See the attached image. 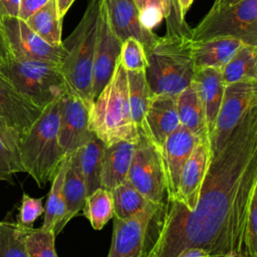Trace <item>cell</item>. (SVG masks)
I'll list each match as a JSON object with an SVG mask.
<instances>
[{
  "label": "cell",
  "mask_w": 257,
  "mask_h": 257,
  "mask_svg": "<svg viewBox=\"0 0 257 257\" xmlns=\"http://www.w3.org/2000/svg\"><path fill=\"white\" fill-rule=\"evenodd\" d=\"M254 105H257V81L225 85L223 99L210 136L211 157L222 150L232 132Z\"/></svg>",
  "instance_id": "9c48e42d"
},
{
  "label": "cell",
  "mask_w": 257,
  "mask_h": 257,
  "mask_svg": "<svg viewBox=\"0 0 257 257\" xmlns=\"http://www.w3.org/2000/svg\"><path fill=\"white\" fill-rule=\"evenodd\" d=\"M55 234L40 228L24 227L25 247L29 257H57Z\"/></svg>",
  "instance_id": "1f68e13d"
},
{
  "label": "cell",
  "mask_w": 257,
  "mask_h": 257,
  "mask_svg": "<svg viewBox=\"0 0 257 257\" xmlns=\"http://www.w3.org/2000/svg\"><path fill=\"white\" fill-rule=\"evenodd\" d=\"M82 212L94 230H101L113 218L114 211L111 191L99 187L87 195Z\"/></svg>",
  "instance_id": "f1b7e54d"
},
{
  "label": "cell",
  "mask_w": 257,
  "mask_h": 257,
  "mask_svg": "<svg viewBox=\"0 0 257 257\" xmlns=\"http://www.w3.org/2000/svg\"><path fill=\"white\" fill-rule=\"evenodd\" d=\"M215 37H234L257 46V0H214V3L192 28V41Z\"/></svg>",
  "instance_id": "8992f818"
},
{
  "label": "cell",
  "mask_w": 257,
  "mask_h": 257,
  "mask_svg": "<svg viewBox=\"0 0 257 257\" xmlns=\"http://www.w3.org/2000/svg\"><path fill=\"white\" fill-rule=\"evenodd\" d=\"M11 57H12V53L10 51L5 34L0 26V66L5 64Z\"/></svg>",
  "instance_id": "b9f144b4"
},
{
  "label": "cell",
  "mask_w": 257,
  "mask_h": 257,
  "mask_svg": "<svg viewBox=\"0 0 257 257\" xmlns=\"http://www.w3.org/2000/svg\"><path fill=\"white\" fill-rule=\"evenodd\" d=\"M103 147L104 144L94 135L77 150L78 162L86 188V196L101 187L100 172Z\"/></svg>",
  "instance_id": "4316f807"
},
{
  "label": "cell",
  "mask_w": 257,
  "mask_h": 257,
  "mask_svg": "<svg viewBox=\"0 0 257 257\" xmlns=\"http://www.w3.org/2000/svg\"><path fill=\"white\" fill-rule=\"evenodd\" d=\"M55 4H56V9H57V13L60 19H63V17L65 16V14L67 13L68 9L70 8V6L73 4V2L75 0H54Z\"/></svg>",
  "instance_id": "ee69618b"
},
{
  "label": "cell",
  "mask_w": 257,
  "mask_h": 257,
  "mask_svg": "<svg viewBox=\"0 0 257 257\" xmlns=\"http://www.w3.org/2000/svg\"><path fill=\"white\" fill-rule=\"evenodd\" d=\"M42 201V198H33L23 193L17 223L23 227H32L36 219L44 213Z\"/></svg>",
  "instance_id": "d590c367"
},
{
  "label": "cell",
  "mask_w": 257,
  "mask_h": 257,
  "mask_svg": "<svg viewBox=\"0 0 257 257\" xmlns=\"http://www.w3.org/2000/svg\"><path fill=\"white\" fill-rule=\"evenodd\" d=\"M164 18L167 24L168 35L188 36L192 38V28L187 24L177 0H165Z\"/></svg>",
  "instance_id": "836d02e7"
},
{
  "label": "cell",
  "mask_w": 257,
  "mask_h": 257,
  "mask_svg": "<svg viewBox=\"0 0 257 257\" xmlns=\"http://www.w3.org/2000/svg\"><path fill=\"white\" fill-rule=\"evenodd\" d=\"M221 73L225 85L257 81V46L242 44L221 68Z\"/></svg>",
  "instance_id": "d4e9b609"
},
{
  "label": "cell",
  "mask_w": 257,
  "mask_h": 257,
  "mask_svg": "<svg viewBox=\"0 0 257 257\" xmlns=\"http://www.w3.org/2000/svg\"><path fill=\"white\" fill-rule=\"evenodd\" d=\"M42 109L23 96L0 73V116L8 128L17 136L19 143Z\"/></svg>",
  "instance_id": "9a60e30c"
},
{
  "label": "cell",
  "mask_w": 257,
  "mask_h": 257,
  "mask_svg": "<svg viewBox=\"0 0 257 257\" xmlns=\"http://www.w3.org/2000/svg\"><path fill=\"white\" fill-rule=\"evenodd\" d=\"M177 96L153 95L140 131L161 152L167 138L180 125Z\"/></svg>",
  "instance_id": "2e32d148"
},
{
  "label": "cell",
  "mask_w": 257,
  "mask_h": 257,
  "mask_svg": "<svg viewBox=\"0 0 257 257\" xmlns=\"http://www.w3.org/2000/svg\"><path fill=\"white\" fill-rule=\"evenodd\" d=\"M0 257H29L24 240V227L17 222H0Z\"/></svg>",
  "instance_id": "4dcf8cb0"
},
{
  "label": "cell",
  "mask_w": 257,
  "mask_h": 257,
  "mask_svg": "<svg viewBox=\"0 0 257 257\" xmlns=\"http://www.w3.org/2000/svg\"><path fill=\"white\" fill-rule=\"evenodd\" d=\"M242 44L245 43L234 37H215L193 42L192 56L195 69L206 67L221 69Z\"/></svg>",
  "instance_id": "44dd1931"
},
{
  "label": "cell",
  "mask_w": 257,
  "mask_h": 257,
  "mask_svg": "<svg viewBox=\"0 0 257 257\" xmlns=\"http://www.w3.org/2000/svg\"><path fill=\"white\" fill-rule=\"evenodd\" d=\"M50 0H20L17 17L25 21L29 16L42 8Z\"/></svg>",
  "instance_id": "f35d334b"
},
{
  "label": "cell",
  "mask_w": 257,
  "mask_h": 257,
  "mask_svg": "<svg viewBox=\"0 0 257 257\" xmlns=\"http://www.w3.org/2000/svg\"><path fill=\"white\" fill-rule=\"evenodd\" d=\"M126 77L132 118L139 130L152 100L153 93L147 81L145 70H126Z\"/></svg>",
  "instance_id": "83f0119b"
},
{
  "label": "cell",
  "mask_w": 257,
  "mask_h": 257,
  "mask_svg": "<svg viewBox=\"0 0 257 257\" xmlns=\"http://www.w3.org/2000/svg\"><path fill=\"white\" fill-rule=\"evenodd\" d=\"M121 41L114 33L103 0L100 2L92 71V94L97 97L109 81L119 58Z\"/></svg>",
  "instance_id": "4fadbf2b"
},
{
  "label": "cell",
  "mask_w": 257,
  "mask_h": 257,
  "mask_svg": "<svg viewBox=\"0 0 257 257\" xmlns=\"http://www.w3.org/2000/svg\"><path fill=\"white\" fill-rule=\"evenodd\" d=\"M176 104L180 124L200 141H209L204 107L194 81L177 95Z\"/></svg>",
  "instance_id": "7402d4cb"
},
{
  "label": "cell",
  "mask_w": 257,
  "mask_h": 257,
  "mask_svg": "<svg viewBox=\"0 0 257 257\" xmlns=\"http://www.w3.org/2000/svg\"><path fill=\"white\" fill-rule=\"evenodd\" d=\"M163 206L152 203L131 218H114L107 257H144L155 217Z\"/></svg>",
  "instance_id": "30bf717a"
},
{
  "label": "cell",
  "mask_w": 257,
  "mask_h": 257,
  "mask_svg": "<svg viewBox=\"0 0 257 257\" xmlns=\"http://www.w3.org/2000/svg\"><path fill=\"white\" fill-rule=\"evenodd\" d=\"M222 257H247L241 253H237V252H233V253H230V254H227L225 256H222Z\"/></svg>",
  "instance_id": "7dc6e473"
},
{
  "label": "cell",
  "mask_w": 257,
  "mask_h": 257,
  "mask_svg": "<svg viewBox=\"0 0 257 257\" xmlns=\"http://www.w3.org/2000/svg\"><path fill=\"white\" fill-rule=\"evenodd\" d=\"M25 22L30 29L49 44L54 46L62 44V19L58 16L54 0L47 2L42 8L29 16Z\"/></svg>",
  "instance_id": "484cf974"
},
{
  "label": "cell",
  "mask_w": 257,
  "mask_h": 257,
  "mask_svg": "<svg viewBox=\"0 0 257 257\" xmlns=\"http://www.w3.org/2000/svg\"><path fill=\"white\" fill-rule=\"evenodd\" d=\"M88 106L66 88L60 96L58 141L62 158L80 149L94 134L88 125Z\"/></svg>",
  "instance_id": "7c38bea8"
},
{
  "label": "cell",
  "mask_w": 257,
  "mask_h": 257,
  "mask_svg": "<svg viewBox=\"0 0 257 257\" xmlns=\"http://www.w3.org/2000/svg\"><path fill=\"white\" fill-rule=\"evenodd\" d=\"M0 73L27 99L44 108L59 98L66 83L57 63L12 57L0 66Z\"/></svg>",
  "instance_id": "52a82bcc"
},
{
  "label": "cell",
  "mask_w": 257,
  "mask_h": 257,
  "mask_svg": "<svg viewBox=\"0 0 257 257\" xmlns=\"http://www.w3.org/2000/svg\"><path fill=\"white\" fill-rule=\"evenodd\" d=\"M244 255L257 257V190L252 195L245 221Z\"/></svg>",
  "instance_id": "e575fe53"
},
{
  "label": "cell",
  "mask_w": 257,
  "mask_h": 257,
  "mask_svg": "<svg viewBox=\"0 0 257 257\" xmlns=\"http://www.w3.org/2000/svg\"><path fill=\"white\" fill-rule=\"evenodd\" d=\"M119 62L125 70H145L148 65V59L143 44L133 37L123 40Z\"/></svg>",
  "instance_id": "d6a6232c"
},
{
  "label": "cell",
  "mask_w": 257,
  "mask_h": 257,
  "mask_svg": "<svg viewBox=\"0 0 257 257\" xmlns=\"http://www.w3.org/2000/svg\"><path fill=\"white\" fill-rule=\"evenodd\" d=\"M178 1V4H179V7H180V10L183 14V16L186 17V14L188 12V10L190 9L191 5L193 4L194 0H177Z\"/></svg>",
  "instance_id": "bcb514c9"
},
{
  "label": "cell",
  "mask_w": 257,
  "mask_h": 257,
  "mask_svg": "<svg viewBox=\"0 0 257 257\" xmlns=\"http://www.w3.org/2000/svg\"><path fill=\"white\" fill-rule=\"evenodd\" d=\"M66 156L67 168L63 182V196L66 208L65 224L82 210L86 198V188L78 162L77 150Z\"/></svg>",
  "instance_id": "cb8c5ba5"
},
{
  "label": "cell",
  "mask_w": 257,
  "mask_h": 257,
  "mask_svg": "<svg viewBox=\"0 0 257 257\" xmlns=\"http://www.w3.org/2000/svg\"><path fill=\"white\" fill-rule=\"evenodd\" d=\"M211 162L209 141H200L194 148L181 173L176 200L187 210L195 208L203 181Z\"/></svg>",
  "instance_id": "e0dca14e"
},
{
  "label": "cell",
  "mask_w": 257,
  "mask_h": 257,
  "mask_svg": "<svg viewBox=\"0 0 257 257\" xmlns=\"http://www.w3.org/2000/svg\"><path fill=\"white\" fill-rule=\"evenodd\" d=\"M200 140L181 124L167 138L161 155L167 184V202L176 200L183 168Z\"/></svg>",
  "instance_id": "5bb4252c"
},
{
  "label": "cell",
  "mask_w": 257,
  "mask_h": 257,
  "mask_svg": "<svg viewBox=\"0 0 257 257\" xmlns=\"http://www.w3.org/2000/svg\"><path fill=\"white\" fill-rule=\"evenodd\" d=\"M16 173H24L19 157L0 140V181H10Z\"/></svg>",
  "instance_id": "8d00e7d4"
},
{
  "label": "cell",
  "mask_w": 257,
  "mask_h": 257,
  "mask_svg": "<svg viewBox=\"0 0 257 257\" xmlns=\"http://www.w3.org/2000/svg\"><path fill=\"white\" fill-rule=\"evenodd\" d=\"M111 194L113 198V218L116 219L131 218L152 204L127 180L115 187Z\"/></svg>",
  "instance_id": "f546056e"
},
{
  "label": "cell",
  "mask_w": 257,
  "mask_h": 257,
  "mask_svg": "<svg viewBox=\"0 0 257 257\" xmlns=\"http://www.w3.org/2000/svg\"><path fill=\"white\" fill-rule=\"evenodd\" d=\"M88 125L104 145L138 140L139 131L133 121L128 102L126 70L119 58L109 81L89 108Z\"/></svg>",
  "instance_id": "277c9868"
},
{
  "label": "cell",
  "mask_w": 257,
  "mask_h": 257,
  "mask_svg": "<svg viewBox=\"0 0 257 257\" xmlns=\"http://www.w3.org/2000/svg\"><path fill=\"white\" fill-rule=\"evenodd\" d=\"M141 24L148 30H152L164 19V10L157 5H148L139 10Z\"/></svg>",
  "instance_id": "74e56055"
},
{
  "label": "cell",
  "mask_w": 257,
  "mask_h": 257,
  "mask_svg": "<svg viewBox=\"0 0 257 257\" xmlns=\"http://www.w3.org/2000/svg\"><path fill=\"white\" fill-rule=\"evenodd\" d=\"M127 181L151 203L166 204L167 184L161 152L140 131Z\"/></svg>",
  "instance_id": "ba28073f"
},
{
  "label": "cell",
  "mask_w": 257,
  "mask_h": 257,
  "mask_svg": "<svg viewBox=\"0 0 257 257\" xmlns=\"http://www.w3.org/2000/svg\"><path fill=\"white\" fill-rule=\"evenodd\" d=\"M257 190V105L211 157L195 208L167 202L157 213L144 257H176L200 248L210 257L244 255V226Z\"/></svg>",
  "instance_id": "6da1fadb"
},
{
  "label": "cell",
  "mask_w": 257,
  "mask_h": 257,
  "mask_svg": "<svg viewBox=\"0 0 257 257\" xmlns=\"http://www.w3.org/2000/svg\"><path fill=\"white\" fill-rule=\"evenodd\" d=\"M100 2L101 0H88L79 23L62 40L66 53L58 64L67 89L80 97L88 108L94 101L92 71Z\"/></svg>",
  "instance_id": "7a4b0ae2"
},
{
  "label": "cell",
  "mask_w": 257,
  "mask_h": 257,
  "mask_svg": "<svg viewBox=\"0 0 257 257\" xmlns=\"http://www.w3.org/2000/svg\"><path fill=\"white\" fill-rule=\"evenodd\" d=\"M0 140L14 153L18 155V147H19V139L17 136L8 128L6 123L0 116ZM19 157V156H18Z\"/></svg>",
  "instance_id": "ab89813d"
},
{
  "label": "cell",
  "mask_w": 257,
  "mask_h": 257,
  "mask_svg": "<svg viewBox=\"0 0 257 257\" xmlns=\"http://www.w3.org/2000/svg\"><path fill=\"white\" fill-rule=\"evenodd\" d=\"M136 142L118 141L104 145L101 157L100 186L112 191L127 180Z\"/></svg>",
  "instance_id": "d6986e66"
},
{
  "label": "cell",
  "mask_w": 257,
  "mask_h": 257,
  "mask_svg": "<svg viewBox=\"0 0 257 257\" xmlns=\"http://www.w3.org/2000/svg\"><path fill=\"white\" fill-rule=\"evenodd\" d=\"M176 257H210L209 254L200 248H187L181 251Z\"/></svg>",
  "instance_id": "7bdbcfd3"
},
{
  "label": "cell",
  "mask_w": 257,
  "mask_h": 257,
  "mask_svg": "<svg viewBox=\"0 0 257 257\" xmlns=\"http://www.w3.org/2000/svg\"><path fill=\"white\" fill-rule=\"evenodd\" d=\"M138 11L148 5H157L165 10V0H133Z\"/></svg>",
  "instance_id": "f6af8a7d"
},
{
  "label": "cell",
  "mask_w": 257,
  "mask_h": 257,
  "mask_svg": "<svg viewBox=\"0 0 257 257\" xmlns=\"http://www.w3.org/2000/svg\"><path fill=\"white\" fill-rule=\"evenodd\" d=\"M103 3L110 25L121 42L130 37L136 38L146 51L158 40L157 34L141 24L139 11L133 0H103Z\"/></svg>",
  "instance_id": "ac0fdd59"
},
{
  "label": "cell",
  "mask_w": 257,
  "mask_h": 257,
  "mask_svg": "<svg viewBox=\"0 0 257 257\" xmlns=\"http://www.w3.org/2000/svg\"><path fill=\"white\" fill-rule=\"evenodd\" d=\"M60 97L48 103L23 136L18 156L24 173L39 187L52 181L63 159L58 141Z\"/></svg>",
  "instance_id": "5b68a950"
},
{
  "label": "cell",
  "mask_w": 257,
  "mask_h": 257,
  "mask_svg": "<svg viewBox=\"0 0 257 257\" xmlns=\"http://www.w3.org/2000/svg\"><path fill=\"white\" fill-rule=\"evenodd\" d=\"M67 168V156H65L52 179L51 188L44 206V220L41 228L46 231H53L57 236L65 227V201L63 196L64 175Z\"/></svg>",
  "instance_id": "603a6c76"
},
{
  "label": "cell",
  "mask_w": 257,
  "mask_h": 257,
  "mask_svg": "<svg viewBox=\"0 0 257 257\" xmlns=\"http://www.w3.org/2000/svg\"><path fill=\"white\" fill-rule=\"evenodd\" d=\"M20 0H0V17H17Z\"/></svg>",
  "instance_id": "60d3db41"
},
{
  "label": "cell",
  "mask_w": 257,
  "mask_h": 257,
  "mask_svg": "<svg viewBox=\"0 0 257 257\" xmlns=\"http://www.w3.org/2000/svg\"><path fill=\"white\" fill-rule=\"evenodd\" d=\"M0 26L14 57L59 64L66 53L62 44H49L18 17H0Z\"/></svg>",
  "instance_id": "8fae6325"
},
{
  "label": "cell",
  "mask_w": 257,
  "mask_h": 257,
  "mask_svg": "<svg viewBox=\"0 0 257 257\" xmlns=\"http://www.w3.org/2000/svg\"><path fill=\"white\" fill-rule=\"evenodd\" d=\"M193 81L196 84L200 99L204 107L210 141V136L215 125L225 89V83L223 81L221 69L211 67L195 69Z\"/></svg>",
  "instance_id": "ffe728a7"
},
{
  "label": "cell",
  "mask_w": 257,
  "mask_h": 257,
  "mask_svg": "<svg viewBox=\"0 0 257 257\" xmlns=\"http://www.w3.org/2000/svg\"><path fill=\"white\" fill-rule=\"evenodd\" d=\"M193 41L188 36L164 35L146 50V78L153 95L177 96L194 79Z\"/></svg>",
  "instance_id": "3957f363"
}]
</instances>
